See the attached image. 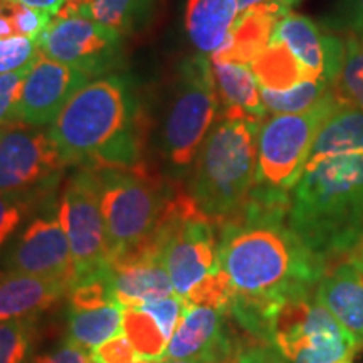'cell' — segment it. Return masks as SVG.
I'll use <instances>...</instances> for the list:
<instances>
[{"mask_svg":"<svg viewBox=\"0 0 363 363\" xmlns=\"http://www.w3.org/2000/svg\"><path fill=\"white\" fill-rule=\"evenodd\" d=\"M289 195L254 187L238 214L222 220L219 261L234 289L229 316L262 345L289 299L316 291L328 266L288 222Z\"/></svg>","mask_w":363,"mask_h":363,"instance_id":"1","label":"cell"},{"mask_svg":"<svg viewBox=\"0 0 363 363\" xmlns=\"http://www.w3.org/2000/svg\"><path fill=\"white\" fill-rule=\"evenodd\" d=\"M288 222L328 267L363 247V111L348 101L321 126Z\"/></svg>","mask_w":363,"mask_h":363,"instance_id":"2","label":"cell"},{"mask_svg":"<svg viewBox=\"0 0 363 363\" xmlns=\"http://www.w3.org/2000/svg\"><path fill=\"white\" fill-rule=\"evenodd\" d=\"M138 96L125 74L99 76L72 96L49 135L67 167L135 169L142 163Z\"/></svg>","mask_w":363,"mask_h":363,"instance_id":"3","label":"cell"},{"mask_svg":"<svg viewBox=\"0 0 363 363\" xmlns=\"http://www.w3.org/2000/svg\"><path fill=\"white\" fill-rule=\"evenodd\" d=\"M261 120L224 116L192 163L189 197L216 224L238 214L256 185Z\"/></svg>","mask_w":363,"mask_h":363,"instance_id":"4","label":"cell"},{"mask_svg":"<svg viewBox=\"0 0 363 363\" xmlns=\"http://www.w3.org/2000/svg\"><path fill=\"white\" fill-rule=\"evenodd\" d=\"M94 170L111 261L143 247L153 238L175 195L143 165Z\"/></svg>","mask_w":363,"mask_h":363,"instance_id":"5","label":"cell"},{"mask_svg":"<svg viewBox=\"0 0 363 363\" xmlns=\"http://www.w3.org/2000/svg\"><path fill=\"white\" fill-rule=\"evenodd\" d=\"M217 110L219 91L211 61L203 54L185 59L160 135V152L172 177L187 175L192 169Z\"/></svg>","mask_w":363,"mask_h":363,"instance_id":"6","label":"cell"},{"mask_svg":"<svg viewBox=\"0 0 363 363\" xmlns=\"http://www.w3.org/2000/svg\"><path fill=\"white\" fill-rule=\"evenodd\" d=\"M345 101V96L335 89L311 110L274 115L261 123L254 187L291 195L305 170L321 126Z\"/></svg>","mask_w":363,"mask_h":363,"instance_id":"7","label":"cell"},{"mask_svg":"<svg viewBox=\"0 0 363 363\" xmlns=\"http://www.w3.org/2000/svg\"><path fill=\"white\" fill-rule=\"evenodd\" d=\"M267 345L286 363H338L352 360L360 348L315 293L289 299L278 308Z\"/></svg>","mask_w":363,"mask_h":363,"instance_id":"8","label":"cell"},{"mask_svg":"<svg viewBox=\"0 0 363 363\" xmlns=\"http://www.w3.org/2000/svg\"><path fill=\"white\" fill-rule=\"evenodd\" d=\"M57 214L69 240L76 281L110 264L106 224L93 167H78L62 187Z\"/></svg>","mask_w":363,"mask_h":363,"instance_id":"9","label":"cell"},{"mask_svg":"<svg viewBox=\"0 0 363 363\" xmlns=\"http://www.w3.org/2000/svg\"><path fill=\"white\" fill-rule=\"evenodd\" d=\"M66 167L49 130L17 126L0 136V194H56Z\"/></svg>","mask_w":363,"mask_h":363,"instance_id":"10","label":"cell"},{"mask_svg":"<svg viewBox=\"0 0 363 363\" xmlns=\"http://www.w3.org/2000/svg\"><path fill=\"white\" fill-rule=\"evenodd\" d=\"M2 264L6 271L57 279L72 288L76 266L69 240L59 220L56 197L44 203L13 238Z\"/></svg>","mask_w":363,"mask_h":363,"instance_id":"11","label":"cell"},{"mask_svg":"<svg viewBox=\"0 0 363 363\" xmlns=\"http://www.w3.org/2000/svg\"><path fill=\"white\" fill-rule=\"evenodd\" d=\"M38 44L48 57L96 78L111 74L123 57V35L89 17H56Z\"/></svg>","mask_w":363,"mask_h":363,"instance_id":"12","label":"cell"},{"mask_svg":"<svg viewBox=\"0 0 363 363\" xmlns=\"http://www.w3.org/2000/svg\"><path fill=\"white\" fill-rule=\"evenodd\" d=\"M88 72L40 52L27 72L21 96V121L26 126L51 125L78 91L89 83Z\"/></svg>","mask_w":363,"mask_h":363,"instance_id":"13","label":"cell"},{"mask_svg":"<svg viewBox=\"0 0 363 363\" xmlns=\"http://www.w3.org/2000/svg\"><path fill=\"white\" fill-rule=\"evenodd\" d=\"M239 353L225 313L207 306L185 305L184 316L169 340L163 358L234 363Z\"/></svg>","mask_w":363,"mask_h":363,"instance_id":"14","label":"cell"},{"mask_svg":"<svg viewBox=\"0 0 363 363\" xmlns=\"http://www.w3.org/2000/svg\"><path fill=\"white\" fill-rule=\"evenodd\" d=\"M271 39H278L291 51L313 81L326 79L340 84L345 43L326 35L311 19L288 12L276 24Z\"/></svg>","mask_w":363,"mask_h":363,"instance_id":"15","label":"cell"},{"mask_svg":"<svg viewBox=\"0 0 363 363\" xmlns=\"http://www.w3.org/2000/svg\"><path fill=\"white\" fill-rule=\"evenodd\" d=\"M108 267L116 299L123 308H135L175 294L162 257L147 249H136L115 257Z\"/></svg>","mask_w":363,"mask_h":363,"instance_id":"16","label":"cell"},{"mask_svg":"<svg viewBox=\"0 0 363 363\" xmlns=\"http://www.w3.org/2000/svg\"><path fill=\"white\" fill-rule=\"evenodd\" d=\"M289 12L288 7L274 0L257 4L239 16L227 43L216 54L211 62H235L251 66L269 45L274 27Z\"/></svg>","mask_w":363,"mask_h":363,"instance_id":"17","label":"cell"},{"mask_svg":"<svg viewBox=\"0 0 363 363\" xmlns=\"http://www.w3.org/2000/svg\"><path fill=\"white\" fill-rule=\"evenodd\" d=\"M69 293V286L57 279L26 272H0V323L38 318L51 310Z\"/></svg>","mask_w":363,"mask_h":363,"instance_id":"18","label":"cell"},{"mask_svg":"<svg viewBox=\"0 0 363 363\" xmlns=\"http://www.w3.org/2000/svg\"><path fill=\"white\" fill-rule=\"evenodd\" d=\"M315 296L363 348V274L350 261L328 269L316 286Z\"/></svg>","mask_w":363,"mask_h":363,"instance_id":"19","label":"cell"},{"mask_svg":"<svg viewBox=\"0 0 363 363\" xmlns=\"http://www.w3.org/2000/svg\"><path fill=\"white\" fill-rule=\"evenodd\" d=\"M240 16L238 0H189L185 29L199 52L216 54L227 43Z\"/></svg>","mask_w":363,"mask_h":363,"instance_id":"20","label":"cell"},{"mask_svg":"<svg viewBox=\"0 0 363 363\" xmlns=\"http://www.w3.org/2000/svg\"><path fill=\"white\" fill-rule=\"evenodd\" d=\"M214 78L225 111L229 118H256L266 116V106L261 98V86L257 83L251 66L235 62H211Z\"/></svg>","mask_w":363,"mask_h":363,"instance_id":"21","label":"cell"},{"mask_svg":"<svg viewBox=\"0 0 363 363\" xmlns=\"http://www.w3.org/2000/svg\"><path fill=\"white\" fill-rule=\"evenodd\" d=\"M121 333L123 306L118 303L96 310H69L67 315V342L89 353Z\"/></svg>","mask_w":363,"mask_h":363,"instance_id":"22","label":"cell"},{"mask_svg":"<svg viewBox=\"0 0 363 363\" xmlns=\"http://www.w3.org/2000/svg\"><path fill=\"white\" fill-rule=\"evenodd\" d=\"M261 88L283 91L303 81H313L305 67L278 39H271L264 52L251 65Z\"/></svg>","mask_w":363,"mask_h":363,"instance_id":"23","label":"cell"},{"mask_svg":"<svg viewBox=\"0 0 363 363\" xmlns=\"http://www.w3.org/2000/svg\"><path fill=\"white\" fill-rule=\"evenodd\" d=\"M338 84L330 83L326 79L303 81L289 89L274 91L261 88V98L266 110L274 115H293V113H305L315 108L328 96L331 91L337 89Z\"/></svg>","mask_w":363,"mask_h":363,"instance_id":"24","label":"cell"},{"mask_svg":"<svg viewBox=\"0 0 363 363\" xmlns=\"http://www.w3.org/2000/svg\"><path fill=\"white\" fill-rule=\"evenodd\" d=\"M153 0H94L91 19L123 34H133L147 24Z\"/></svg>","mask_w":363,"mask_h":363,"instance_id":"25","label":"cell"},{"mask_svg":"<svg viewBox=\"0 0 363 363\" xmlns=\"http://www.w3.org/2000/svg\"><path fill=\"white\" fill-rule=\"evenodd\" d=\"M123 333L143 358L158 362L165 357L169 338L150 313L123 308Z\"/></svg>","mask_w":363,"mask_h":363,"instance_id":"26","label":"cell"},{"mask_svg":"<svg viewBox=\"0 0 363 363\" xmlns=\"http://www.w3.org/2000/svg\"><path fill=\"white\" fill-rule=\"evenodd\" d=\"M56 194H0V249L11 244L21 227Z\"/></svg>","mask_w":363,"mask_h":363,"instance_id":"27","label":"cell"},{"mask_svg":"<svg viewBox=\"0 0 363 363\" xmlns=\"http://www.w3.org/2000/svg\"><path fill=\"white\" fill-rule=\"evenodd\" d=\"M67 296H69V310H96L101 306L116 305L118 299L110 267L106 266L79 278L72 284Z\"/></svg>","mask_w":363,"mask_h":363,"instance_id":"28","label":"cell"},{"mask_svg":"<svg viewBox=\"0 0 363 363\" xmlns=\"http://www.w3.org/2000/svg\"><path fill=\"white\" fill-rule=\"evenodd\" d=\"M38 318L0 323V363H30Z\"/></svg>","mask_w":363,"mask_h":363,"instance_id":"29","label":"cell"},{"mask_svg":"<svg viewBox=\"0 0 363 363\" xmlns=\"http://www.w3.org/2000/svg\"><path fill=\"white\" fill-rule=\"evenodd\" d=\"M340 88L345 99L363 111V38L350 34V38L345 40Z\"/></svg>","mask_w":363,"mask_h":363,"instance_id":"30","label":"cell"},{"mask_svg":"<svg viewBox=\"0 0 363 363\" xmlns=\"http://www.w3.org/2000/svg\"><path fill=\"white\" fill-rule=\"evenodd\" d=\"M29 69L30 66L0 76V128L24 126L21 121V96Z\"/></svg>","mask_w":363,"mask_h":363,"instance_id":"31","label":"cell"},{"mask_svg":"<svg viewBox=\"0 0 363 363\" xmlns=\"http://www.w3.org/2000/svg\"><path fill=\"white\" fill-rule=\"evenodd\" d=\"M39 54V44L34 39L24 35L0 39V76L33 66Z\"/></svg>","mask_w":363,"mask_h":363,"instance_id":"32","label":"cell"},{"mask_svg":"<svg viewBox=\"0 0 363 363\" xmlns=\"http://www.w3.org/2000/svg\"><path fill=\"white\" fill-rule=\"evenodd\" d=\"M135 308H140V310L147 311L155 318V321L160 325V328L169 340L172 338V335H174V331L177 330V326H179L182 316L185 313V303L177 294L155 299V301L142 303V305Z\"/></svg>","mask_w":363,"mask_h":363,"instance_id":"33","label":"cell"},{"mask_svg":"<svg viewBox=\"0 0 363 363\" xmlns=\"http://www.w3.org/2000/svg\"><path fill=\"white\" fill-rule=\"evenodd\" d=\"M51 13L19 2L12 4V24L17 35L39 40L44 30L51 24Z\"/></svg>","mask_w":363,"mask_h":363,"instance_id":"34","label":"cell"},{"mask_svg":"<svg viewBox=\"0 0 363 363\" xmlns=\"http://www.w3.org/2000/svg\"><path fill=\"white\" fill-rule=\"evenodd\" d=\"M142 358L125 333L116 335L91 352L93 363H136Z\"/></svg>","mask_w":363,"mask_h":363,"instance_id":"35","label":"cell"},{"mask_svg":"<svg viewBox=\"0 0 363 363\" xmlns=\"http://www.w3.org/2000/svg\"><path fill=\"white\" fill-rule=\"evenodd\" d=\"M30 363H93V360H91L89 352L66 342L65 345L56 348V350L34 358Z\"/></svg>","mask_w":363,"mask_h":363,"instance_id":"36","label":"cell"},{"mask_svg":"<svg viewBox=\"0 0 363 363\" xmlns=\"http://www.w3.org/2000/svg\"><path fill=\"white\" fill-rule=\"evenodd\" d=\"M234 363H286L269 345H256L239 353L238 360Z\"/></svg>","mask_w":363,"mask_h":363,"instance_id":"37","label":"cell"},{"mask_svg":"<svg viewBox=\"0 0 363 363\" xmlns=\"http://www.w3.org/2000/svg\"><path fill=\"white\" fill-rule=\"evenodd\" d=\"M345 17L352 35L363 38V0H347Z\"/></svg>","mask_w":363,"mask_h":363,"instance_id":"38","label":"cell"},{"mask_svg":"<svg viewBox=\"0 0 363 363\" xmlns=\"http://www.w3.org/2000/svg\"><path fill=\"white\" fill-rule=\"evenodd\" d=\"M94 0H65L54 17H89Z\"/></svg>","mask_w":363,"mask_h":363,"instance_id":"39","label":"cell"},{"mask_svg":"<svg viewBox=\"0 0 363 363\" xmlns=\"http://www.w3.org/2000/svg\"><path fill=\"white\" fill-rule=\"evenodd\" d=\"M12 4L13 0H0V39L17 35L12 24Z\"/></svg>","mask_w":363,"mask_h":363,"instance_id":"40","label":"cell"},{"mask_svg":"<svg viewBox=\"0 0 363 363\" xmlns=\"http://www.w3.org/2000/svg\"><path fill=\"white\" fill-rule=\"evenodd\" d=\"M13 2L24 4V6L39 9V11L51 13V16H56L59 9H61L62 4H65V0H13Z\"/></svg>","mask_w":363,"mask_h":363,"instance_id":"41","label":"cell"},{"mask_svg":"<svg viewBox=\"0 0 363 363\" xmlns=\"http://www.w3.org/2000/svg\"><path fill=\"white\" fill-rule=\"evenodd\" d=\"M348 261H350L352 262V264L353 266H355L357 267V269L358 271H360L362 272V274H363V247H360V249H358V251L355 252V254H353V256L350 257V259H348Z\"/></svg>","mask_w":363,"mask_h":363,"instance_id":"42","label":"cell"},{"mask_svg":"<svg viewBox=\"0 0 363 363\" xmlns=\"http://www.w3.org/2000/svg\"><path fill=\"white\" fill-rule=\"evenodd\" d=\"M262 2H267V0H238L239 9H240V13L246 12L247 9H251V7H254V6H257V4H262Z\"/></svg>","mask_w":363,"mask_h":363,"instance_id":"43","label":"cell"},{"mask_svg":"<svg viewBox=\"0 0 363 363\" xmlns=\"http://www.w3.org/2000/svg\"><path fill=\"white\" fill-rule=\"evenodd\" d=\"M158 363H202L199 360H167V358H163V360H160Z\"/></svg>","mask_w":363,"mask_h":363,"instance_id":"44","label":"cell"},{"mask_svg":"<svg viewBox=\"0 0 363 363\" xmlns=\"http://www.w3.org/2000/svg\"><path fill=\"white\" fill-rule=\"evenodd\" d=\"M274 2H278V4H281V6H284V7H291V6H294V4L296 2H299V0H274Z\"/></svg>","mask_w":363,"mask_h":363,"instance_id":"45","label":"cell"},{"mask_svg":"<svg viewBox=\"0 0 363 363\" xmlns=\"http://www.w3.org/2000/svg\"><path fill=\"white\" fill-rule=\"evenodd\" d=\"M158 362H160V360H158ZM157 360H148V358H142V360H140V362H136V363H158Z\"/></svg>","mask_w":363,"mask_h":363,"instance_id":"46","label":"cell"},{"mask_svg":"<svg viewBox=\"0 0 363 363\" xmlns=\"http://www.w3.org/2000/svg\"><path fill=\"white\" fill-rule=\"evenodd\" d=\"M338 363H352L350 360H343V362H338Z\"/></svg>","mask_w":363,"mask_h":363,"instance_id":"47","label":"cell"},{"mask_svg":"<svg viewBox=\"0 0 363 363\" xmlns=\"http://www.w3.org/2000/svg\"><path fill=\"white\" fill-rule=\"evenodd\" d=\"M2 133H4V128H0V136H2Z\"/></svg>","mask_w":363,"mask_h":363,"instance_id":"48","label":"cell"}]
</instances>
